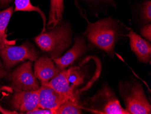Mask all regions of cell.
<instances>
[{"label": "cell", "instance_id": "obj_1", "mask_svg": "<svg viewBox=\"0 0 151 114\" xmlns=\"http://www.w3.org/2000/svg\"><path fill=\"white\" fill-rule=\"evenodd\" d=\"M84 35L93 45L114 57L118 32L116 22L111 17L100 20L96 23L88 22Z\"/></svg>", "mask_w": 151, "mask_h": 114}, {"label": "cell", "instance_id": "obj_2", "mask_svg": "<svg viewBox=\"0 0 151 114\" xmlns=\"http://www.w3.org/2000/svg\"><path fill=\"white\" fill-rule=\"evenodd\" d=\"M50 30L41 33L35 41L41 50L50 54L52 59L58 58L71 45V28L68 23H61Z\"/></svg>", "mask_w": 151, "mask_h": 114}, {"label": "cell", "instance_id": "obj_3", "mask_svg": "<svg viewBox=\"0 0 151 114\" xmlns=\"http://www.w3.org/2000/svg\"><path fill=\"white\" fill-rule=\"evenodd\" d=\"M119 89L129 114H151V105L141 84L136 81L120 82Z\"/></svg>", "mask_w": 151, "mask_h": 114}, {"label": "cell", "instance_id": "obj_4", "mask_svg": "<svg viewBox=\"0 0 151 114\" xmlns=\"http://www.w3.org/2000/svg\"><path fill=\"white\" fill-rule=\"evenodd\" d=\"M83 75L79 68L74 66L61 71L44 85L50 87L70 101L79 103V94L76 88L83 82Z\"/></svg>", "mask_w": 151, "mask_h": 114}, {"label": "cell", "instance_id": "obj_5", "mask_svg": "<svg viewBox=\"0 0 151 114\" xmlns=\"http://www.w3.org/2000/svg\"><path fill=\"white\" fill-rule=\"evenodd\" d=\"M87 111L96 114H129L121 106L118 99L108 85L102 88L91 98Z\"/></svg>", "mask_w": 151, "mask_h": 114}, {"label": "cell", "instance_id": "obj_6", "mask_svg": "<svg viewBox=\"0 0 151 114\" xmlns=\"http://www.w3.org/2000/svg\"><path fill=\"white\" fill-rule=\"evenodd\" d=\"M38 54L35 49L28 43L12 46L6 45L0 49V57L6 71L9 70L19 63L29 60L36 61Z\"/></svg>", "mask_w": 151, "mask_h": 114}, {"label": "cell", "instance_id": "obj_7", "mask_svg": "<svg viewBox=\"0 0 151 114\" xmlns=\"http://www.w3.org/2000/svg\"><path fill=\"white\" fill-rule=\"evenodd\" d=\"M31 61L23 63L5 76L13 89L25 91H35L40 87L37 78L33 72Z\"/></svg>", "mask_w": 151, "mask_h": 114}, {"label": "cell", "instance_id": "obj_8", "mask_svg": "<svg viewBox=\"0 0 151 114\" xmlns=\"http://www.w3.org/2000/svg\"><path fill=\"white\" fill-rule=\"evenodd\" d=\"M13 89L15 92L10 102L12 110L26 113L38 108L39 102V89L32 91Z\"/></svg>", "mask_w": 151, "mask_h": 114}, {"label": "cell", "instance_id": "obj_9", "mask_svg": "<svg viewBox=\"0 0 151 114\" xmlns=\"http://www.w3.org/2000/svg\"><path fill=\"white\" fill-rule=\"evenodd\" d=\"M39 102L38 108L55 110L63 103L69 100L50 87L41 85L39 89Z\"/></svg>", "mask_w": 151, "mask_h": 114}, {"label": "cell", "instance_id": "obj_10", "mask_svg": "<svg viewBox=\"0 0 151 114\" xmlns=\"http://www.w3.org/2000/svg\"><path fill=\"white\" fill-rule=\"evenodd\" d=\"M34 74L37 79L44 85L55 77L61 70L56 66L51 58L43 57L36 60L34 65Z\"/></svg>", "mask_w": 151, "mask_h": 114}, {"label": "cell", "instance_id": "obj_11", "mask_svg": "<svg viewBox=\"0 0 151 114\" xmlns=\"http://www.w3.org/2000/svg\"><path fill=\"white\" fill-rule=\"evenodd\" d=\"M86 49L84 38L81 37H76L73 46L69 51L61 57L52 60L57 68L62 71L84 53Z\"/></svg>", "mask_w": 151, "mask_h": 114}, {"label": "cell", "instance_id": "obj_12", "mask_svg": "<svg viewBox=\"0 0 151 114\" xmlns=\"http://www.w3.org/2000/svg\"><path fill=\"white\" fill-rule=\"evenodd\" d=\"M129 32L125 36L129 38L131 50L136 55L138 60L143 63L150 62L151 57V45L148 41L129 28Z\"/></svg>", "mask_w": 151, "mask_h": 114}, {"label": "cell", "instance_id": "obj_13", "mask_svg": "<svg viewBox=\"0 0 151 114\" xmlns=\"http://www.w3.org/2000/svg\"><path fill=\"white\" fill-rule=\"evenodd\" d=\"M63 1L64 0H50V9L47 24L48 29H52L62 23L64 9Z\"/></svg>", "mask_w": 151, "mask_h": 114}, {"label": "cell", "instance_id": "obj_14", "mask_svg": "<svg viewBox=\"0 0 151 114\" xmlns=\"http://www.w3.org/2000/svg\"><path fill=\"white\" fill-rule=\"evenodd\" d=\"M13 7L0 12V49L6 45H14L15 41H10L7 39L6 31L13 13Z\"/></svg>", "mask_w": 151, "mask_h": 114}, {"label": "cell", "instance_id": "obj_15", "mask_svg": "<svg viewBox=\"0 0 151 114\" xmlns=\"http://www.w3.org/2000/svg\"><path fill=\"white\" fill-rule=\"evenodd\" d=\"M15 8L14 11L23 12H33L35 11L40 14L43 22V28L42 32L45 31L46 25V17L44 13L38 7L33 6L30 2V0H15Z\"/></svg>", "mask_w": 151, "mask_h": 114}, {"label": "cell", "instance_id": "obj_16", "mask_svg": "<svg viewBox=\"0 0 151 114\" xmlns=\"http://www.w3.org/2000/svg\"><path fill=\"white\" fill-rule=\"evenodd\" d=\"M81 110L79 103L68 100L55 110V114H80Z\"/></svg>", "mask_w": 151, "mask_h": 114}, {"label": "cell", "instance_id": "obj_17", "mask_svg": "<svg viewBox=\"0 0 151 114\" xmlns=\"http://www.w3.org/2000/svg\"><path fill=\"white\" fill-rule=\"evenodd\" d=\"M143 19L147 23H151V1H148L145 3L143 9Z\"/></svg>", "mask_w": 151, "mask_h": 114}, {"label": "cell", "instance_id": "obj_18", "mask_svg": "<svg viewBox=\"0 0 151 114\" xmlns=\"http://www.w3.org/2000/svg\"><path fill=\"white\" fill-rule=\"evenodd\" d=\"M141 34L143 37L145 38L147 41H151V25L148 24L142 27L141 30Z\"/></svg>", "mask_w": 151, "mask_h": 114}, {"label": "cell", "instance_id": "obj_19", "mask_svg": "<svg viewBox=\"0 0 151 114\" xmlns=\"http://www.w3.org/2000/svg\"><path fill=\"white\" fill-rule=\"evenodd\" d=\"M25 114H55V111L52 110L47 109L41 108H37L35 109L30 111L26 112Z\"/></svg>", "mask_w": 151, "mask_h": 114}, {"label": "cell", "instance_id": "obj_20", "mask_svg": "<svg viewBox=\"0 0 151 114\" xmlns=\"http://www.w3.org/2000/svg\"><path fill=\"white\" fill-rule=\"evenodd\" d=\"M13 0H0V6L4 7L8 5Z\"/></svg>", "mask_w": 151, "mask_h": 114}, {"label": "cell", "instance_id": "obj_21", "mask_svg": "<svg viewBox=\"0 0 151 114\" xmlns=\"http://www.w3.org/2000/svg\"><path fill=\"white\" fill-rule=\"evenodd\" d=\"M103 1H108V2L111 3H113L114 1V0H103Z\"/></svg>", "mask_w": 151, "mask_h": 114}]
</instances>
